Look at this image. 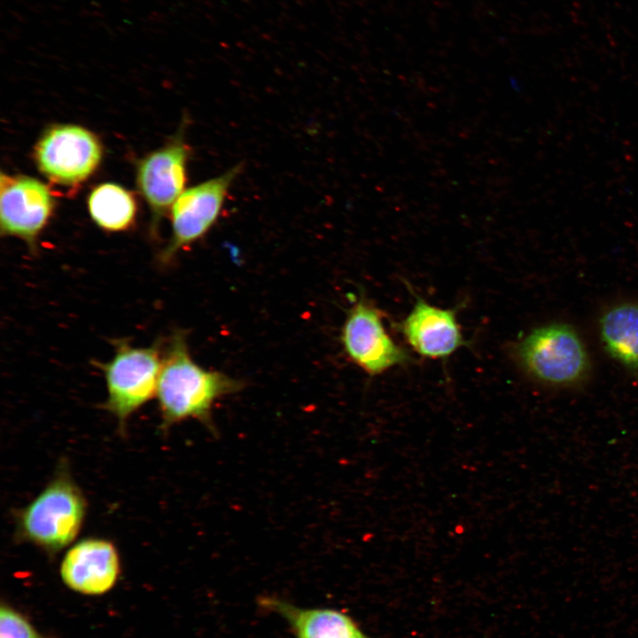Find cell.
I'll return each mask as SVG.
<instances>
[{"instance_id":"obj_4","label":"cell","mask_w":638,"mask_h":638,"mask_svg":"<svg viewBox=\"0 0 638 638\" xmlns=\"http://www.w3.org/2000/svg\"><path fill=\"white\" fill-rule=\"evenodd\" d=\"M518 364L534 380L551 386H573L588 375L587 351L576 330L564 323L534 328L515 347Z\"/></svg>"},{"instance_id":"obj_7","label":"cell","mask_w":638,"mask_h":638,"mask_svg":"<svg viewBox=\"0 0 638 638\" xmlns=\"http://www.w3.org/2000/svg\"><path fill=\"white\" fill-rule=\"evenodd\" d=\"M100 144L89 130L74 125L48 130L35 147L41 172L52 182L76 185L87 179L99 164Z\"/></svg>"},{"instance_id":"obj_1","label":"cell","mask_w":638,"mask_h":638,"mask_svg":"<svg viewBox=\"0 0 638 638\" xmlns=\"http://www.w3.org/2000/svg\"><path fill=\"white\" fill-rule=\"evenodd\" d=\"M243 382L197 363L189 350L184 331L176 330L163 345L156 398L162 429L187 419H196L212 433L214 404L240 391Z\"/></svg>"},{"instance_id":"obj_11","label":"cell","mask_w":638,"mask_h":638,"mask_svg":"<svg viewBox=\"0 0 638 638\" xmlns=\"http://www.w3.org/2000/svg\"><path fill=\"white\" fill-rule=\"evenodd\" d=\"M118 551L108 540L86 538L74 544L65 554L60 575L71 589L85 595L109 591L120 575Z\"/></svg>"},{"instance_id":"obj_14","label":"cell","mask_w":638,"mask_h":638,"mask_svg":"<svg viewBox=\"0 0 638 638\" xmlns=\"http://www.w3.org/2000/svg\"><path fill=\"white\" fill-rule=\"evenodd\" d=\"M88 206L95 223L108 231L128 229L136 215L132 195L114 183L97 186L89 194Z\"/></svg>"},{"instance_id":"obj_13","label":"cell","mask_w":638,"mask_h":638,"mask_svg":"<svg viewBox=\"0 0 638 638\" xmlns=\"http://www.w3.org/2000/svg\"><path fill=\"white\" fill-rule=\"evenodd\" d=\"M599 333L608 354L625 369L638 372V304L609 307L599 320Z\"/></svg>"},{"instance_id":"obj_5","label":"cell","mask_w":638,"mask_h":638,"mask_svg":"<svg viewBox=\"0 0 638 638\" xmlns=\"http://www.w3.org/2000/svg\"><path fill=\"white\" fill-rule=\"evenodd\" d=\"M240 164L218 176L191 187L172 206V235L159 255L169 265L176 254L204 237L217 222L230 189L241 172Z\"/></svg>"},{"instance_id":"obj_15","label":"cell","mask_w":638,"mask_h":638,"mask_svg":"<svg viewBox=\"0 0 638 638\" xmlns=\"http://www.w3.org/2000/svg\"><path fill=\"white\" fill-rule=\"evenodd\" d=\"M1 638H38L32 626L17 611L2 607Z\"/></svg>"},{"instance_id":"obj_9","label":"cell","mask_w":638,"mask_h":638,"mask_svg":"<svg viewBox=\"0 0 638 638\" xmlns=\"http://www.w3.org/2000/svg\"><path fill=\"white\" fill-rule=\"evenodd\" d=\"M190 148L178 136L163 148L145 157L137 168V185L147 201L152 229L184 191Z\"/></svg>"},{"instance_id":"obj_8","label":"cell","mask_w":638,"mask_h":638,"mask_svg":"<svg viewBox=\"0 0 638 638\" xmlns=\"http://www.w3.org/2000/svg\"><path fill=\"white\" fill-rule=\"evenodd\" d=\"M54 208L49 188L27 176H0V230L2 236L16 237L35 253L38 237Z\"/></svg>"},{"instance_id":"obj_10","label":"cell","mask_w":638,"mask_h":638,"mask_svg":"<svg viewBox=\"0 0 638 638\" xmlns=\"http://www.w3.org/2000/svg\"><path fill=\"white\" fill-rule=\"evenodd\" d=\"M399 329L405 341L420 356L448 357L466 345L455 309L442 308L416 298Z\"/></svg>"},{"instance_id":"obj_12","label":"cell","mask_w":638,"mask_h":638,"mask_svg":"<svg viewBox=\"0 0 638 638\" xmlns=\"http://www.w3.org/2000/svg\"><path fill=\"white\" fill-rule=\"evenodd\" d=\"M264 611L283 619L295 638H373L347 614L330 608H304L275 596H261Z\"/></svg>"},{"instance_id":"obj_3","label":"cell","mask_w":638,"mask_h":638,"mask_svg":"<svg viewBox=\"0 0 638 638\" xmlns=\"http://www.w3.org/2000/svg\"><path fill=\"white\" fill-rule=\"evenodd\" d=\"M114 354L107 362H96L105 380L107 399L104 408L125 432L128 419L156 396L162 363L160 340L149 346H135L128 339L113 341Z\"/></svg>"},{"instance_id":"obj_6","label":"cell","mask_w":638,"mask_h":638,"mask_svg":"<svg viewBox=\"0 0 638 638\" xmlns=\"http://www.w3.org/2000/svg\"><path fill=\"white\" fill-rule=\"evenodd\" d=\"M340 340L348 359L370 376L410 361L408 352L387 332L383 313L362 297L348 309Z\"/></svg>"},{"instance_id":"obj_2","label":"cell","mask_w":638,"mask_h":638,"mask_svg":"<svg viewBox=\"0 0 638 638\" xmlns=\"http://www.w3.org/2000/svg\"><path fill=\"white\" fill-rule=\"evenodd\" d=\"M86 510V499L62 463L42 492L17 513L16 539L53 556L74 541Z\"/></svg>"}]
</instances>
